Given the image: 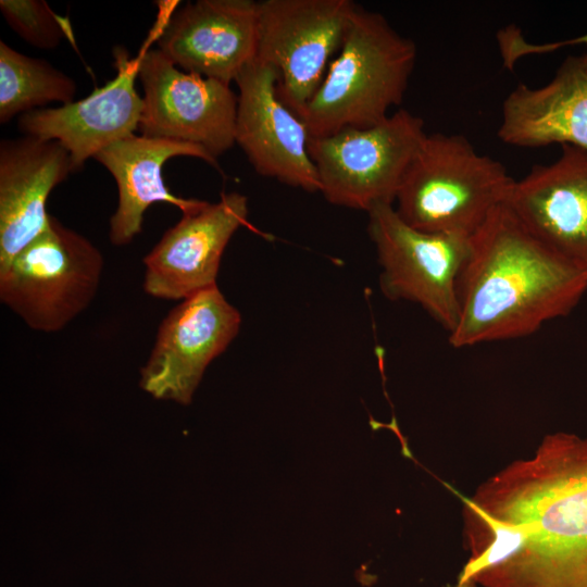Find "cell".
I'll list each match as a JSON object with an SVG mask.
<instances>
[{
    "label": "cell",
    "mask_w": 587,
    "mask_h": 587,
    "mask_svg": "<svg viewBox=\"0 0 587 587\" xmlns=\"http://www.w3.org/2000/svg\"><path fill=\"white\" fill-rule=\"evenodd\" d=\"M464 502L465 587H587V437L559 432Z\"/></svg>",
    "instance_id": "obj_1"
},
{
    "label": "cell",
    "mask_w": 587,
    "mask_h": 587,
    "mask_svg": "<svg viewBox=\"0 0 587 587\" xmlns=\"http://www.w3.org/2000/svg\"><path fill=\"white\" fill-rule=\"evenodd\" d=\"M587 291V273L534 237L502 204L470 240L458 280L453 348L510 340L567 315Z\"/></svg>",
    "instance_id": "obj_2"
},
{
    "label": "cell",
    "mask_w": 587,
    "mask_h": 587,
    "mask_svg": "<svg viewBox=\"0 0 587 587\" xmlns=\"http://www.w3.org/2000/svg\"><path fill=\"white\" fill-rule=\"evenodd\" d=\"M415 42L386 17L357 4L344 43L298 116L309 138L367 128L402 102L415 66Z\"/></svg>",
    "instance_id": "obj_3"
},
{
    "label": "cell",
    "mask_w": 587,
    "mask_h": 587,
    "mask_svg": "<svg viewBox=\"0 0 587 587\" xmlns=\"http://www.w3.org/2000/svg\"><path fill=\"white\" fill-rule=\"evenodd\" d=\"M514 182L462 134L430 133L409 164L395 208L416 229L471 237L507 202Z\"/></svg>",
    "instance_id": "obj_4"
},
{
    "label": "cell",
    "mask_w": 587,
    "mask_h": 587,
    "mask_svg": "<svg viewBox=\"0 0 587 587\" xmlns=\"http://www.w3.org/2000/svg\"><path fill=\"white\" fill-rule=\"evenodd\" d=\"M102 270L100 250L50 216L43 232L0 268V300L29 328L54 333L89 307Z\"/></svg>",
    "instance_id": "obj_5"
},
{
    "label": "cell",
    "mask_w": 587,
    "mask_h": 587,
    "mask_svg": "<svg viewBox=\"0 0 587 587\" xmlns=\"http://www.w3.org/2000/svg\"><path fill=\"white\" fill-rule=\"evenodd\" d=\"M426 134L422 117L400 109L367 128L309 138L320 191L334 205L365 212L378 204H394Z\"/></svg>",
    "instance_id": "obj_6"
},
{
    "label": "cell",
    "mask_w": 587,
    "mask_h": 587,
    "mask_svg": "<svg viewBox=\"0 0 587 587\" xmlns=\"http://www.w3.org/2000/svg\"><path fill=\"white\" fill-rule=\"evenodd\" d=\"M366 213L383 295L419 304L450 334L458 322V280L471 237L416 229L394 204H378Z\"/></svg>",
    "instance_id": "obj_7"
},
{
    "label": "cell",
    "mask_w": 587,
    "mask_h": 587,
    "mask_svg": "<svg viewBox=\"0 0 587 587\" xmlns=\"http://www.w3.org/2000/svg\"><path fill=\"white\" fill-rule=\"evenodd\" d=\"M355 8L350 0L258 2L254 60L276 72L277 96L297 115L339 52Z\"/></svg>",
    "instance_id": "obj_8"
},
{
    "label": "cell",
    "mask_w": 587,
    "mask_h": 587,
    "mask_svg": "<svg viewBox=\"0 0 587 587\" xmlns=\"http://www.w3.org/2000/svg\"><path fill=\"white\" fill-rule=\"evenodd\" d=\"M142 136L200 146L214 158L236 143L238 97L229 85L185 72L159 49L141 53Z\"/></svg>",
    "instance_id": "obj_9"
},
{
    "label": "cell",
    "mask_w": 587,
    "mask_h": 587,
    "mask_svg": "<svg viewBox=\"0 0 587 587\" xmlns=\"http://www.w3.org/2000/svg\"><path fill=\"white\" fill-rule=\"evenodd\" d=\"M241 315L218 287L182 300L160 324L140 371V387L155 399L189 404L208 365L239 333Z\"/></svg>",
    "instance_id": "obj_10"
},
{
    "label": "cell",
    "mask_w": 587,
    "mask_h": 587,
    "mask_svg": "<svg viewBox=\"0 0 587 587\" xmlns=\"http://www.w3.org/2000/svg\"><path fill=\"white\" fill-rule=\"evenodd\" d=\"M248 216V198L236 191L183 213L142 260L146 294L182 301L215 286L225 248Z\"/></svg>",
    "instance_id": "obj_11"
},
{
    "label": "cell",
    "mask_w": 587,
    "mask_h": 587,
    "mask_svg": "<svg viewBox=\"0 0 587 587\" xmlns=\"http://www.w3.org/2000/svg\"><path fill=\"white\" fill-rule=\"evenodd\" d=\"M235 83L236 143L255 172L308 192L320 191L305 124L278 98L276 72L253 60Z\"/></svg>",
    "instance_id": "obj_12"
},
{
    "label": "cell",
    "mask_w": 587,
    "mask_h": 587,
    "mask_svg": "<svg viewBox=\"0 0 587 587\" xmlns=\"http://www.w3.org/2000/svg\"><path fill=\"white\" fill-rule=\"evenodd\" d=\"M115 76L80 100L57 108L37 109L18 117L25 136L54 140L71 155L73 171L139 128L142 98L135 87L140 55L130 58L123 47L113 50Z\"/></svg>",
    "instance_id": "obj_13"
},
{
    "label": "cell",
    "mask_w": 587,
    "mask_h": 587,
    "mask_svg": "<svg viewBox=\"0 0 587 587\" xmlns=\"http://www.w3.org/2000/svg\"><path fill=\"white\" fill-rule=\"evenodd\" d=\"M258 2L198 0L171 14L159 50L178 68L230 85L255 58Z\"/></svg>",
    "instance_id": "obj_14"
},
{
    "label": "cell",
    "mask_w": 587,
    "mask_h": 587,
    "mask_svg": "<svg viewBox=\"0 0 587 587\" xmlns=\"http://www.w3.org/2000/svg\"><path fill=\"white\" fill-rule=\"evenodd\" d=\"M507 207L540 242L587 273V152L561 146L560 157L514 182Z\"/></svg>",
    "instance_id": "obj_15"
},
{
    "label": "cell",
    "mask_w": 587,
    "mask_h": 587,
    "mask_svg": "<svg viewBox=\"0 0 587 587\" xmlns=\"http://www.w3.org/2000/svg\"><path fill=\"white\" fill-rule=\"evenodd\" d=\"M67 150L33 136L0 142V268L47 227L51 191L73 173Z\"/></svg>",
    "instance_id": "obj_16"
},
{
    "label": "cell",
    "mask_w": 587,
    "mask_h": 587,
    "mask_svg": "<svg viewBox=\"0 0 587 587\" xmlns=\"http://www.w3.org/2000/svg\"><path fill=\"white\" fill-rule=\"evenodd\" d=\"M497 136L514 147L560 145L587 152V51L565 58L546 85L520 83L511 90Z\"/></svg>",
    "instance_id": "obj_17"
},
{
    "label": "cell",
    "mask_w": 587,
    "mask_h": 587,
    "mask_svg": "<svg viewBox=\"0 0 587 587\" xmlns=\"http://www.w3.org/2000/svg\"><path fill=\"white\" fill-rule=\"evenodd\" d=\"M174 157H191L220 168L217 159L200 146L188 142L132 135L99 152L93 159L113 176L118 192L110 218L109 238L115 246L129 243L142 228L147 209L165 202L188 213L207 201L172 193L163 180V166Z\"/></svg>",
    "instance_id": "obj_18"
},
{
    "label": "cell",
    "mask_w": 587,
    "mask_h": 587,
    "mask_svg": "<svg viewBox=\"0 0 587 587\" xmlns=\"http://www.w3.org/2000/svg\"><path fill=\"white\" fill-rule=\"evenodd\" d=\"M74 79L46 60L21 53L0 41V123L51 102L74 101Z\"/></svg>",
    "instance_id": "obj_19"
},
{
    "label": "cell",
    "mask_w": 587,
    "mask_h": 587,
    "mask_svg": "<svg viewBox=\"0 0 587 587\" xmlns=\"http://www.w3.org/2000/svg\"><path fill=\"white\" fill-rule=\"evenodd\" d=\"M0 10L12 30L38 49H55L71 33L68 22L43 0H1Z\"/></svg>",
    "instance_id": "obj_20"
},
{
    "label": "cell",
    "mask_w": 587,
    "mask_h": 587,
    "mask_svg": "<svg viewBox=\"0 0 587 587\" xmlns=\"http://www.w3.org/2000/svg\"><path fill=\"white\" fill-rule=\"evenodd\" d=\"M578 45L587 46V32L577 37L540 43L529 42L523 35H517L511 42L510 51L513 59L519 61L527 55L554 52L565 47Z\"/></svg>",
    "instance_id": "obj_21"
}]
</instances>
